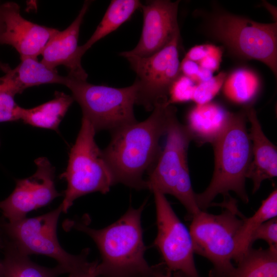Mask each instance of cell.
Listing matches in <instances>:
<instances>
[{
  "label": "cell",
  "mask_w": 277,
  "mask_h": 277,
  "mask_svg": "<svg viewBox=\"0 0 277 277\" xmlns=\"http://www.w3.org/2000/svg\"><path fill=\"white\" fill-rule=\"evenodd\" d=\"M175 114L176 109L172 105L159 103L145 120L111 132L110 142L102 152L115 184L137 190L147 189L144 175L154 166L161 151V137Z\"/></svg>",
  "instance_id": "6da1fadb"
},
{
  "label": "cell",
  "mask_w": 277,
  "mask_h": 277,
  "mask_svg": "<svg viewBox=\"0 0 277 277\" xmlns=\"http://www.w3.org/2000/svg\"><path fill=\"white\" fill-rule=\"evenodd\" d=\"M146 201L138 208L130 207L118 220L100 229L87 226L85 220L67 224L88 234L99 249L101 262L97 277H153V266L145 258L141 215Z\"/></svg>",
  "instance_id": "7a4b0ae2"
},
{
  "label": "cell",
  "mask_w": 277,
  "mask_h": 277,
  "mask_svg": "<svg viewBox=\"0 0 277 277\" xmlns=\"http://www.w3.org/2000/svg\"><path fill=\"white\" fill-rule=\"evenodd\" d=\"M245 110L232 113L222 135L212 144L214 168L211 181L202 193L196 194L201 210L211 206L219 194L232 191L245 203L249 201L245 188L246 174L252 159V144L246 127Z\"/></svg>",
  "instance_id": "3957f363"
},
{
  "label": "cell",
  "mask_w": 277,
  "mask_h": 277,
  "mask_svg": "<svg viewBox=\"0 0 277 277\" xmlns=\"http://www.w3.org/2000/svg\"><path fill=\"white\" fill-rule=\"evenodd\" d=\"M62 212L56 209L33 217L9 221L0 217V246H8L29 256L41 254L55 259L69 275L78 273L90 264L87 260L90 249L77 255L66 252L61 246L56 233L57 224Z\"/></svg>",
  "instance_id": "277c9868"
},
{
  "label": "cell",
  "mask_w": 277,
  "mask_h": 277,
  "mask_svg": "<svg viewBox=\"0 0 277 277\" xmlns=\"http://www.w3.org/2000/svg\"><path fill=\"white\" fill-rule=\"evenodd\" d=\"M216 204L223 208L218 214L201 210L191 219L190 232L194 253L209 260L213 265L209 277H227L234 269L232 263L235 239L245 216L237 201L230 195Z\"/></svg>",
  "instance_id": "5b68a950"
},
{
  "label": "cell",
  "mask_w": 277,
  "mask_h": 277,
  "mask_svg": "<svg viewBox=\"0 0 277 277\" xmlns=\"http://www.w3.org/2000/svg\"><path fill=\"white\" fill-rule=\"evenodd\" d=\"M163 150L146 179L147 189H156L176 198L191 218L201 211L191 185L188 165L189 145L193 140L186 127L179 122L176 114L170 121Z\"/></svg>",
  "instance_id": "8992f818"
},
{
  "label": "cell",
  "mask_w": 277,
  "mask_h": 277,
  "mask_svg": "<svg viewBox=\"0 0 277 277\" xmlns=\"http://www.w3.org/2000/svg\"><path fill=\"white\" fill-rule=\"evenodd\" d=\"M96 132L91 123L82 117L67 168L60 176L67 182L64 198L61 204L64 213L67 212L77 198L95 192L106 194L115 184L102 150L95 141Z\"/></svg>",
  "instance_id": "52a82bcc"
},
{
  "label": "cell",
  "mask_w": 277,
  "mask_h": 277,
  "mask_svg": "<svg viewBox=\"0 0 277 277\" xmlns=\"http://www.w3.org/2000/svg\"><path fill=\"white\" fill-rule=\"evenodd\" d=\"M66 76L65 86L81 106L83 117L91 123L96 132H112L137 121L134 113L137 88L135 82L127 87L115 88Z\"/></svg>",
  "instance_id": "ba28073f"
},
{
  "label": "cell",
  "mask_w": 277,
  "mask_h": 277,
  "mask_svg": "<svg viewBox=\"0 0 277 277\" xmlns=\"http://www.w3.org/2000/svg\"><path fill=\"white\" fill-rule=\"evenodd\" d=\"M212 34L235 54L266 64L276 75L277 23H258L230 14L214 17Z\"/></svg>",
  "instance_id": "9c48e42d"
},
{
  "label": "cell",
  "mask_w": 277,
  "mask_h": 277,
  "mask_svg": "<svg viewBox=\"0 0 277 277\" xmlns=\"http://www.w3.org/2000/svg\"><path fill=\"white\" fill-rule=\"evenodd\" d=\"M180 32L162 49L147 57L120 54L127 58L135 72L136 104L152 111L159 103L167 102L170 87L180 75L178 44Z\"/></svg>",
  "instance_id": "30bf717a"
},
{
  "label": "cell",
  "mask_w": 277,
  "mask_h": 277,
  "mask_svg": "<svg viewBox=\"0 0 277 277\" xmlns=\"http://www.w3.org/2000/svg\"><path fill=\"white\" fill-rule=\"evenodd\" d=\"M154 194L157 233L154 246L163 264L177 277H200L194 261V249L189 230L180 220L165 195L156 189Z\"/></svg>",
  "instance_id": "8fae6325"
},
{
  "label": "cell",
  "mask_w": 277,
  "mask_h": 277,
  "mask_svg": "<svg viewBox=\"0 0 277 277\" xmlns=\"http://www.w3.org/2000/svg\"><path fill=\"white\" fill-rule=\"evenodd\" d=\"M37 169L31 176L16 180L12 193L0 202L2 216L9 221L26 217L32 210L45 206L62 194L56 189L55 168L44 157L35 160Z\"/></svg>",
  "instance_id": "7c38bea8"
},
{
  "label": "cell",
  "mask_w": 277,
  "mask_h": 277,
  "mask_svg": "<svg viewBox=\"0 0 277 277\" xmlns=\"http://www.w3.org/2000/svg\"><path fill=\"white\" fill-rule=\"evenodd\" d=\"M179 3L153 0L142 4L143 25L140 39L132 50L120 54L147 57L165 47L180 32L177 19Z\"/></svg>",
  "instance_id": "4fadbf2b"
},
{
  "label": "cell",
  "mask_w": 277,
  "mask_h": 277,
  "mask_svg": "<svg viewBox=\"0 0 277 277\" xmlns=\"http://www.w3.org/2000/svg\"><path fill=\"white\" fill-rule=\"evenodd\" d=\"M2 26L0 44L13 47L21 60L37 58L51 38L59 30L38 25L24 18L14 2L1 5Z\"/></svg>",
  "instance_id": "5bb4252c"
},
{
  "label": "cell",
  "mask_w": 277,
  "mask_h": 277,
  "mask_svg": "<svg viewBox=\"0 0 277 277\" xmlns=\"http://www.w3.org/2000/svg\"><path fill=\"white\" fill-rule=\"evenodd\" d=\"M90 1H86L74 21L66 29L58 31L46 44L41 55V62L52 69L65 66L69 76L86 80L88 74L81 65L78 52V39L80 27Z\"/></svg>",
  "instance_id": "9a60e30c"
},
{
  "label": "cell",
  "mask_w": 277,
  "mask_h": 277,
  "mask_svg": "<svg viewBox=\"0 0 277 277\" xmlns=\"http://www.w3.org/2000/svg\"><path fill=\"white\" fill-rule=\"evenodd\" d=\"M245 111L251 125L249 135L252 144V159L246 178L252 180L254 193L264 180L276 176L277 149L263 132L255 110L248 107Z\"/></svg>",
  "instance_id": "2e32d148"
},
{
  "label": "cell",
  "mask_w": 277,
  "mask_h": 277,
  "mask_svg": "<svg viewBox=\"0 0 277 277\" xmlns=\"http://www.w3.org/2000/svg\"><path fill=\"white\" fill-rule=\"evenodd\" d=\"M232 115L214 103L196 105L189 112L186 126L193 139L212 144L224 131Z\"/></svg>",
  "instance_id": "e0dca14e"
},
{
  "label": "cell",
  "mask_w": 277,
  "mask_h": 277,
  "mask_svg": "<svg viewBox=\"0 0 277 277\" xmlns=\"http://www.w3.org/2000/svg\"><path fill=\"white\" fill-rule=\"evenodd\" d=\"M14 69H11L3 76L16 94L25 89L43 84L65 85L66 76L60 75L56 69H52L37 58H26Z\"/></svg>",
  "instance_id": "ac0fdd59"
},
{
  "label": "cell",
  "mask_w": 277,
  "mask_h": 277,
  "mask_svg": "<svg viewBox=\"0 0 277 277\" xmlns=\"http://www.w3.org/2000/svg\"><path fill=\"white\" fill-rule=\"evenodd\" d=\"M73 101L72 96L55 92L52 100L35 107L26 109L18 106L17 119L33 127L57 131Z\"/></svg>",
  "instance_id": "d6986e66"
},
{
  "label": "cell",
  "mask_w": 277,
  "mask_h": 277,
  "mask_svg": "<svg viewBox=\"0 0 277 277\" xmlns=\"http://www.w3.org/2000/svg\"><path fill=\"white\" fill-rule=\"evenodd\" d=\"M138 0H112L95 30L83 45L78 47L79 55L85 52L96 42L115 31L128 20L134 12L141 8Z\"/></svg>",
  "instance_id": "ffe728a7"
},
{
  "label": "cell",
  "mask_w": 277,
  "mask_h": 277,
  "mask_svg": "<svg viewBox=\"0 0 277 277\" xmlns=\"http://www.w3.org/2000/svg\"><path fill=\"white\" fill-rule=\"evenodd\" d=\"M227 277H277V250L249 248Z\"/></svg>",
  "instance_id": "44dd1931"
},
{
  "label": "cell",
  "mask_w": 277,
  "mask_h": 277,
  "mask_svg": "<svg viewBox=\"0 0 277 277\" xmlns=\"http://www.w3.org/2000/svg\"><path fill=\"white\" fill-rule=\"evenodd\" d=\"M4 253L2 262L3 277H57L66 273V270L57 265L53 268L42 266L7 246H0Z\"/></svg>",
  "instance_id": "7402d4cb"
},
{
  "label": "cell",
  "mask_w": 277,
  "mask_h": 277,
  "mask_svg": "<svg viewBox=\"0 0 277 277\" xmlns=\"http://www.w3.org/2000/svg\"><path fill=\"white\" fill-rule=\"evenodd\" d=\"M277 191L274 189L263 200L261 205L249 217L243 220L235 239V251L233 260L236 262L250 247L251 238L254 231L264 222L276 217Z\"/></svg>",
  "instance_id": "603a6c76"
},
{
  "label": "cell",
  "mask_w": 277,
  "mask_h": 277,
  "mask_svg": "<svg viewBox=\"0 0 277 277\" xmlns=\"http://www.w3.org/2000/svg\"><path fill=\"white\" fill-rule=\"evenodd\" d=\"M259 87L257 75L250 70L241 68L226 78L223 91L229 100L235 103L246 104L255 97Z\"/></svg>",
  "instance_id": "cb8c5ba5"
},
{
  "label": "cell",
  "mask_w": 277,
  "mask_h": 277,
  "mask_svg": "<svg viewBox=\"0 0 277 277\" xmlns=\"http://www.w3.org/2000/svg\"><path fill=\"white\" fill-rule=\"evenodd\" d=\"M226 78V74L222 72L207 81L197 83L195 86L192 101L196 105L210 102L221 89Z\"/></svg>",
  "instance_id": "d4e9b609"
},
{
  "label": "cell",
  "mask_w": 277,
  "mask_h": 277,
  "mask_svg": "<svg viewBox=\"0 0 277 277\" xmlns=\"http://www.w3.org/2000/svg\"><path fill=\"white\" fill-rule=\"evenodd\" d=\"M15 93L2 77H0V123L17 121L18 105Z\"/></svg>",
  "instance_id": "484cf974"
},
{
  "label": "cell",
  "mask_w": 277,
  "mask_h": 277,
  "mask_svg": "<svg viewBox=\"0 0 277 277\" xmlns=\"http://www.w3.org/2000/svg\"><path fill=\"white\" fill-rule=\"evenodd\" d=\"M195 85L189 77L180 75L170 87L167 105L192 101Z\"/></svg>",
  "instance_id": "4316f807"
},
{
  "label": "cell",
  "mask_w": 277,
  "mask_h": 277,
  "mask_svg": "<svg viewBox=\"0 0 277 277\" xmlns=\"http://www.w3.org/2000/svg\"><path fill=\"white\" fill-rule=\"evenodd\" d=\"M258 240H263L269 245V248L277 250V218L270 219L262 224L253 233L251 244Z\"/></svg>",
  "instance_id": "83f0119b"
},
{
  "label": "cell",
  "mask_w": 277,
  "mask_h": 277,
  "mask_svg": "<svg viewBox=\"0 0 277 277\" xmlns=\"http://www.w3.org/2000/svg\"><path fill=\"white\" fill-rule=\"evenodd\" d=\"M222 55V51L220 48L211 45L209 53L197 63L201 68L214 72L219 68Z\"/></svg>",
  "instance_id": "f1b7e54d"
},
{
  "label": "cell",
  "mask_w": 277,
  "mask_h": 277,
  "mask_svg": "<svg viewBox=\"0 0 277 277\" xmlns=\"http://www.w3.org/2000/svg\"><path fill=\"white\" fill-rule=\"evenodd\" d=\"M200 69L198 63L184 58L180 63V71L183 75L196 83V76Z\"/></svg>",
  "instance_id": "f546056e"
},
{
  "label": "cell",
  "mask_w": 277,
  "mask_h": 277,
  "mask_svg": "<svg viewBox=\"0 0 277 277\" xmlns=\"http://www.w3.org/2000/svg\"><path fill=\"white\" fill-rule=\"evenodd\" d=\"M211 45L196 46L191 48L185 58L198 63L209 53Z\"/></svg>",
  "instance_id": "4dcf8cb0"
},
{
  "label": "cell",
  "mask_w": 277,
  "mask_h": 277,
  "mask_svg": "<svg viewBox=\"0 0 277 277\" xmlns=\"http://www.w3.org/2000/svg\"><path fill=\"white\" fill-rule=\"evenodd\" d=\"M98 261L92 262L90 265L84 270L72 275L69 277H97L96 267Z\"/></svg>",
  "instance_id": "1f68e13d"
},
{
  "label": "cell",
  "mask_w": 277,
  "mask_h": 277,
  "mask_svg": "<svg viewBox=\"0 0 277 277\" xmlns=\"http://www.w3.org/2000/svg\"><path fill=\"white\" fill-rule=\"evenodd\" d=\"M153 277H172V273L163 263L153 266Z\"/></svg>",
  "instance_id": "d6a6232c"
},
{
  "label": "cell",
  "mask_w": 277,
  "mask_h": 277,
  "mask_svg": "<svg viewBox=\"0 0 277 277\" xmlns=\"http://www.w3.org/2000/svg\"><path fill=\"white\" fill-rule=\"evenodd\" d=\"M213 77V72L200 67L196 76V84L210 80Z\"/></svg>",
  "instance_id": "836d02e7"
},
{
  "label": "cell",
  "mask_w": 277,
  "mask_h": 277,
  "mask_svg": "<svg viewBox=\"0 0 277 277\" xmlns=\"http://www.w3.org/2000/svg\"><path fill=\"white\" fill-rule=\"evenodd\" d=\"M264 6L266 7V8L270 12V13L272 15L273 17L275 18H276V8L271 5V4H269L268 2H266L264 1L263 2Z\"/></svg>",
  "instance_id": "e575fe53"
},
{
  "label": "cell",
  "mask_w": 277,
  "mask_h": 277,
  "mask_svg": "<svg viewBox=\"0 0 277 277\" xmlns=\"http://www.w3.org/2000/svg\"><path fill=\"white\" fill-rule=\"evenodd\" d=\"M0 69L4 72H7L9 70L11 69L9 66L6 64L3 63L0 61Z\"/></svg>",
  "instance_id": "d590c367"
},
{
  "label": "cell",
  "mask_w": 277,
  "mask_h": 277,
  "mask_svg": "<svg viewBox=\"0 0 277 277\" xmlns=\"http://www.w3.org/2000/svg\"><path fill=\"white\" fill-rule=\"evenodd\" d=\"M0 277H3L2 262L0 260Z\"/></svg>",
  "instance_id": "8d00e7d4"
},
{
  "label": "cell",
  "mask_w": 277,
  "mask_h": 277,
  "mask_svg": "<svg viewBox=\"0 0 277 277\" xmlns=\"http://www.w3.org/2000/svg\"><path fill=\"white\" fill-rule=\"evenodd\" d=\"M2 26V16H1V5H0V33L1 32Z\"/></svg>",
  "instance_id": "74e56055"
}]
</instances>
